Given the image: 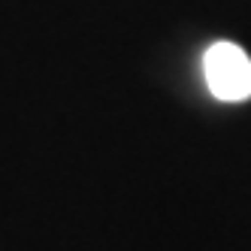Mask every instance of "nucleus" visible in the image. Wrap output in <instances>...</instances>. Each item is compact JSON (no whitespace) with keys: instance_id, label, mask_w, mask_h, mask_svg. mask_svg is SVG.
Instances as JSON below:
<instances>
[{"instance_id":"nucleus-1","label":"nucleus","mask_w":251,"mask_h":251,"mask_svg":"<svg viewBox=\"0 0 251 251\" xmlns=\"http://www.w3.org/2000/svg\"><path fill=\"white\" fill-rule=\"evenodd\" d=\"M209 91L224 103H242L251 97V58L236 43H215L203 58Z\"/></svg>"}]
</instances>
